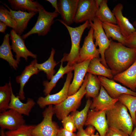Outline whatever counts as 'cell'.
Listing matches in <instances>:
<instances>
[{"label": "cell", "mask_w": 136, "mask_h": 136, "mask_svg": "<svg viewBox=\"0 0 136 136\" xmlns=\"http://www.w3.org/2000/svg\"><path fill=\"white\" fill-rule=\"evenodd\" d=\"M108 48L104 53L106 63L114 75L129 68L136 60V49L113 41L111 39Z\"/></svg>", "instance_id": "obj_1"}, {"label": "cell", "mask_w": 136, "mask_h": 136, "mask_svg": "<svg viewBox=\"0 0 136 136\" xmlns=\"http://www.w3.org/2000/svg\"><path fill=\"white\" fill-rule=\"evenodd\" d=\"M106 116L109 127L116 128L130 135L133 129L134 125L128 109L119 100L115 107L106 111Z\"/></svg>", "instance_id": "obj_2"}, {"label": "cell", "mask_w": 136, "mask_h": 136, "mask_svg": "<svg viewBox=\"0 0 136 136\" xmlns=\"http://www.w3.org/2000/svg\"><path fill=\"white\" fill-rule=\"evenodd\" d=\"M67 29L70 35L71 47L69 53H64L61 62L67 61L70 66L76 63L78 59L80 50V44L81 37L85 30L90 28L89 21H86L83 24L75 27H71L65 23L62 20L58 19Z\"/></svg>", "instance_id": "obj_3"}, {"label": "cell", "mask_w": 136, "mask_h": 136, "mask_svg": "<svg viewBox=\"0 0 136 136\" xmlns=\"http://www.w3.org/2000/svg\"><path fill=\"white\" fill-rule=\"evenodd\" d=\"M88 80V74L85 77L83 82L78 90L74 94L68 96L62 102L53 106L56 117L62 120L69 114L76 110L80 106L81 100L86 94V86Z\"/></svg>", "instance_id": "obj_4"}, {"label": "cell", "mask_w": 136, "mask_h": 136, "mask_svg": "<svg viewBox=\"0 0 136 136\" xmlns=\"http://www.w3.org/2000/svg\"><path fill=\"white\" fill-rule=\"evenodd\" d=\"M39 16L37 22L33 27L28 32L22 36L23 39L29 36L37 34L38 36L46 35L50 30L51 27L54 23V19L59 14L55 11L53 12L46 11L42 6L39 8Z\"/></svg>", "instance_id": "obj_5"}, {"label": "cell", "mask_w": 136, "mask_h": 136, "mask_svg": "<svg viewBox=\"0 0 136 136\" xmlns=\"http://www.w3.org/2000/svg\"><path fill=\"white\" fill-rule=\"evenodd\" d=\"M54 114L53 105H49L42 113L43 120L33 130L32 136H56L60 128L52 120Z\"/></svg>", "instance_id": "obj_6"}, {"label": "cell", "mask_w": 136, "mask_h": 136, "mask_svg": "<svg viewBox=\"0 0 136 136\" xmlns=\"http://www.w3.org/2000/svg\"><path fill=\"white\" fill-rule=\"evenodd\" d=\"M90 27L93 29V39L95 40V44L98 46L99 50L101 55V63L107 68H108L104 57V53L109 47L111 42L107 37L101 22L97 17L95 18L92 21H89Z\"/></svg>", "instance_id": "obj_7"}, {"label": "cell", "mask_w": 136, "mask_h": 136, "mask_svg": "<svg viewBox=\"0 0 136 136\" xmlns=\"http://www.w3.org/2000/svg\"><path fill=\"white\" fill-rule=\"evenodd\" d=\"M65 82L62 89L58 92L52 94H48L45 97H40L37 103L39 107L43 109L46 106L54 105L60 104L68 96V92L71 82L73 77L72 72L67 73Z\"/></svg>", "instance_id": "obj_8"}, {"label": "cell", "mask_w": 136, "mask_h": 136, "mask_svg": "<svg viewBox=\"0 0 136 136\" xmlns=\"http://www.w3.org/2000/svg\"><path fill=\"white\" fill-rule=\"evenodd\" d=\"M97 10L95 0H79L74 22L92 21L96 17Z\"/></svg>", "instance_id": "obj_9"}, {"label": "cell", "mask_w": 136, "mask_h": 136, "mask_svg": "<svg viewBox=\"0 0 136 136\" xmlns=\"http://www.w3.org/2000/svg\"><path fill=\"white\" fill-rule=\"evenodd\" d=\"M94 30L90 27L87 35L84 39L83 44L80 48L78 59L76 63L85 60L99 58L100 53L98 49L94 43L93 34Z\"/></svg>", "instance_id": "obj_10"}, {"label": "cell", "mask_w": 136, "mask_h": 136, "mask_svg": "<svg viewBox=\"0 0 136 136\" xmlns=\"http://www.w3.org/2000/svg\"><path fill=\"white\" fill-rule=\"evenodd\" d=\"M22 114L11 109L0 113V127L1 129L15 130L25 124Z\"/></svg>", "instance_id": "obj_11"}, {"label": "cell", "mask_w": 136, "mask_h": 136, "mask_svg": "<svg viewBox=\"0 0 136 136\" xmlns=\"http://www.w3.org/2000/svg\"><path fill=\"white\" fill-rule=\"evenodd\" d=\"M85 125L93 126L100 136H105L109 128L106 116V110H89Z\"/></svg>", "instance_id": "obj_12"}, {"label": "cell", "mask_w": 136, "mask_h": 136, "mask_svg": "<svg viewBox=\"0 0 136 136\" xmlns=\"http://www.w3.org/2000/svg\"><path fill=\"white\" fill-rule=\"evenodd\" d=\"M10 34L12 41L11 49L16 53V59L19 63L21 57L23 58L26 61H27L28 57L29 56L35 59H36L37 55L27 49L25 44L24 40L14 29H12L10 31Z\"/></svg>", "instance_id": "obj_13"}, {"label": "cell", "mask_w": 136, "mask_h": 136, "mask_svg": "<svg viewBox=\"0 0 136 136\" xmlns=\"http://www.w3.org/2000/svg\"><path fill=\"white\" fill-rule=\"evenodd\" d=\"M91 60H87L81 62L75 63L73 65L74 77L69 86L68 96L76 93L82 85Z\"/></svg>", "instance_id": "obj_14"}, {"label": "cell", "mask_w": 136, "mask_h": 136, "mask_svg": "<svg viewBox=\"0 0 136 136\" xmlns=\"http://www.w3.org/2000/svg\"><path fill=\"white\" fill-rule=\"evenodd\" d=\"M118 100V98L111 97L101 85L99 93L93 98L90 109L96 111H107L114 108Z\"/></svg>", "instance_id": "obj_15"}, {"label": "cell", "mask_w": 136, "mask_h": 136, "mask_svg": "<svg viewBox=\"0 0 136 136\" xmlns=\"http://www.w3.org/2000/svg\"><path fill=\"white\" fill-rule=\"evenodd\" d=\"M79 0H59L58 6L63 21L69 25L73 22Z\"/></svg>", "instance_id": "obj_16"}, {"label": "cell", "mask_w": 136, "mask_h": 136, "mask_svg": "<svg viewBox=\"0 0 136 136\" xmlns=\"http://www.w3.org/2000/svg\"><path fill=\"white\" fill-rule=\"evenodd\" d=\"M98 77L101 85L109 95L113 98H118L120 95L124 94L136 96V92L122 86L113 80L101 76H98Z\"/></svg>", "instance_id": "obj_17"}, {"label": "cell", "mask_w": 136, "mask_h": 136, "mask_svg": "<svg viewBox=\"0 0 136 136\" xmlns=\"http://www.w3.org/2000/svg\"><path fill=\"white\" fill-rule=\"evenodd\" d=\"M123 9V5L119 3L115 6L112 12L115 17L117 24L120 27L122 34L126 38L136 30L128 19L123 15L122 12Z\"/></svg>", "instance_id": "obj_18"}, {"label": "cell", "mask_w": 136, "mask_h": 136, "mask_svg": "<svg viewBox=\"0 0 136 136\" xmlns=\"http://www.w3.org/2000/svg\"><path fill=\"white\" fill-rule=\"evenodd\" d=\"M113 80L134 92L136 90V60L124 71L114 75Z\"/></svg>", "instance_id": "obj_19"}, {"label": "cell", "mask_w": 136, "mask_h": 136, "mask_svg": "<svg viewBox=\"0 0 136 136\" xmlns=\"http://www.w3.org/2000/svg\"><path fill=\"white\" fill-rule=\"evenodd\" d=\"M37 62L36 59L32 61L29 65L26 66L21 74L16 78V82L20 84V89L18 96L21 100H24L25 98L24 87L25 84L32 76L37 74L40 71L35 66V64Z\"/></svg>", "instance_id": "obj_20"}, {"label": "cell", "mask_w": 136, "mask_h": 136, "mask_svg": "<svg viewBox=\"0 0 136 136\" xmlns=\"http://www.w3.org/2000/svg\"><path fill=\"white\" fill-rule=\"evenodd\" d=\"M2 4L9 10L17 24L15 31L17 34L21 35L26 29L28 22L31 18L37 13H29L26 11L13 10L5 3H2Z\"/></svg>", "instance_id": "obj_21"}, {"label": "cell", "mask_w": 136, "mask_h": 136, "mask_svg": "<svg viewBox=\"0 0 136 136\" xmlns=\"http://www.w3.org/2000/svg\"><path fill=\"white\" fill-rule=\"evenodd\" d=\"M18 95H15L12 90L9 109H13L21 114L29 116L36 103L30 98H28L25 103H22Z\"/></svg>", "instance_id": "obj_22"}, {"label": "cell", "mask_w": 136, "mask_h": 136, "mask_svg": "<svg viewBox=\"0 0 136 136\" xmlns=\"http://www.w3.org/2000/svg\"><path fill=\"white\" fill-rule=\"evenodd\" d=\"M87 72L95 75L103 76L113 80L114 75L112 70L101 63V59L95 58L91 59L88 66Z\"/></svg>", "instance_id": "obj_23"}, {"label": "cell", "mask_w": 136, "mask_h": 136, "mask_svg": "<svg viewBox=\"0 0 136 136\" xmlns=\"http://www.w3.org/2000/svg\"><path fill=\"white\" fill-rule=\"evenodd\" d=\"M10 34L5 35L3 42L0 47V58L8 62L11 67L15 70L18 67L19 63L14 58L9 42Z\"/></svg>", "instance_id": "obj_24"}, {"label": "cell", "mask_w": 136, "mask_h": 136, "mask_svg": "<svg viewBox=\"0 0 136 136\" xmlns=\"http://www.w3.org/2000/svg\"><path fill=\"white\" fill-rule=\"evenodd\" d=\"M8 2L14 11H21L28 12H38L42 6L37 1L31 0H8Z\"/></svg>", "instance_id": "obj_25"}, {"label": "cell", "mask_w": 136, "mask_h": 136, "mask_svg": "<svg viewBox=\"0 0 136 136\" xmlns=\"http://www.w3.org/2000/svg\"><path fill=\"white\" fill-rule=\"evenodd\" d=\"M62 63L63 62H61L60 67L58 71L52 77L49 82L44 81L43 82V85L44 86L43 92L45 95L50 94L52 89L55 86L57 82L64 74L74 70V65L70 66L67 63L66 66L63 67Z\"/></svg>", "instance_id": "obj_26"}, {"label": "cell", "mask_w": 136, "mask_h": 136, "mask_svg": "<svg viewBox=\"0 0 136 136\" xmlns=\"http://www.w3.org/2000/svg\"><path fill=\"white\" fill-rule=\"evenodd\" d=\"M105 33L109 38L117 41L125 45L126 38L123 35L119 27L116 24L108 22H101Z\"/></svg>", "instance_id": "obj_27"}, {"label": "cell", "mask_w": 136, "mask_h": 136, "mask_svg": "<svg viewBox=\"0 0 136 136\" xmlns=\"http://www.w3.org/2000/svg\"><path fill=\"white\" fill-rule=\"evenodd\" d=\"M55 53L54 49L52 48L50 56L47 60L42 63H38L37 62L35 64V66L40 71H43L46 73L48 80H51L55 73L56 71L54 68L58 64V63H57L54 59Z\"/></svg>", "instance_id": "obj_28"}, {"label": "cell", "mask_w": 136, "mask_h": 136, "mask_svg": "<svg viewBox=\"0 0 136 136\" xmlns=\"http://www.w3.org/2000/svg\"><path fill=\"white\" fill-rule=\"evenodd\" d=\"M88 80L86 86V98H93L98 95L101 85L100 81L96 75L88 73Z\"/></svg>", "instance_id": "obj_29"}, {"label": "cell", "mask_w": 136, "mask_h": 136, "mask_svg": "<svg viewBox=\"0 0 136 136\" xmlns=\"http://www.w3.org/2000/svg\"><path fill=\"white\" fill-rule=\"evenodd\" d=\"M92 101L88 98L83 109L80 111L76 110L72 113L70 115L72 117L77 129L78 130L83 127L85 124L87 115Z\"/></svg>", "instance_id": "obj_30"}, {"label": "cell", "mask_w": 136, "mask_h": 136, "mask_svg": "<svg viewBox=\"0 0 136 136\" xmlns=\"http://www.w3.org/2000/svg\"><path fill=\"white\" fill-rule=\"evenodd\" d=\"M108 1L103 0L97 10L96 17L101 22H108L116 24L115 17L108 6Z\"/></svg>", "instance_id": "obj_31"}, {"label": "cell", "mask_w": 136, "mask_h": 136, "mask_svg": "<svg viewBox=\"0 0 136 136\" xmlns=\"http://www.w3.org/2000/svg\"><path fill=\"white\" fill-rule=\"evenodd\" d=\"M12 90L10 80L8 83H6L4 86L0 87V113L9 109Z\"/></svg>", "instance_id": "obj_32"}, {"label": "cell", "mask_w": 136, "mask_h": 136, "mask_svg": "<svg viewBox=\"0 0 136 136\" xmlns=\"http://www.w3.org/2000/svg\"><path fill=\"white\" fill-rule=\"evenodd\" d=\"M118 99L119 101L125 105L129 110L134 126L136 127V96L128 94H124L119 96Z\"/></svg>", "instance_id": "obj_33"}, {"label": "cell", "mask_w": 136, "mask_h": 136, "mask_svg": "<svg viewBox=\"0 0 136 136\" xmlns=\"http://www.w3.org/2000/svg\"><path fill=\"white\" fill-rule=\"evenodd\" d=\"M36 125L23 124L17 129L5 132L6 136H32V133Z\"/></svg>", "instance_id": "obj_34"}, {"label": "cell", "mask_w": 136, "mask_h": 136, "mask_svg": "<svg viewBox=\"0 0 136 136\" xmlns=\"http://www.w3.org/2000/svg\"><path fill=\"white\" fill-rule=\"evenodd\" d=\"M0 21L16 30L17 24L10 12L2 5L0 6Z\"/></svg>", "instance_id": "obj_35"}, {"label": "cell", "mask_w": 136, "mask_h": 136, "mask_svg": "<svg viewBox=\"0 0 136 136\" xmlns=\"http://www.w3.org/2000/svg\"><path fill=\"white\" fill-rule=\"evenodd\" d=\"M63 128L72 132L76 131L77 129L73 119L70 115L65 117L61 120Z\"/></svg>", "instance_id": "obj_36"}, {"label": "cell", "mask_w": 136, "mask_h": 136, "mask_svg": "<svg viewBox=\"0 0 136 136\" xmlns=\"http://www.w3.org/2000/svg\"><path fill=\"white\" fill-rule=\"evenodd\" d=\"M105 136H129L127 133L116 128L109 127Z\"/></svg>", "instance_id": "obj_37"}, {"label": "cell", "mask_w": 136, "mask_h": 136, "mask_svg": "<svg viewBox=\"0 0 136 136\" xmlns=\"http://www.w3.org/2000/svg\"><path fill=\"white\" fill-rule=\"evenodd\" d=\"M125 46L136 49V31L126 38Z\"/></svg>", "instance_id": "obj_38"}, {"label": "cell", "mask_w": 136, "mask_h": 136, "mask_svg": "<svg viewBox=\"0 0 136 136\" xmlns=\"http://www.w3.org/2000/svg\"><path fill=\"white\" fill-rule=\"evenodd\" d=\"M56 136H77V134L69 131L63 128L59 129Z\"/></svg>", "instance_id": "obj_39"}, {"label": "cell", "mask_w": 136, "mask_h": 136, "mask_svg": "<svg viewBox=\"0 0 136 136\" xmlns=\"http://www.w3.org/2000/svg\"><path fill=\"white\" fill-rule=\"evenodd\" d=\"M95 129V127L91 125H87L86 128L84 129L86 133L90 136L94 134Z\"/></svg>", "instance_id": "obj_40"}, {"label": "cell", "mask_w": 136, "mask_h": 136, "mask_svg": "<svg viewBox=\"0 0 136 136\" xmlns=\"http://www.w3.org/2000/svg\"><path fill=\"white\" fill-rule=\"evenodd\" d=\"M46 1L51 4L52 7L55 8V11L59 14L57 1V0H47Z\"/></svg>", "instance_id": "obj_41"}, {"label": "cell", "mask_w": 136, "mask_h": 136, "mask_svg": "<svg viewBox=\"0 0 136 136\" xmlns=\"http://www.w3.org/2000/svg\"><path fill=\"white\" fill-rule=\"evenodd\" d=\"M78 130L77 134V136H90L86 133L83 127H81Z\"/></svg>", "instance_id": "obj_42"}, {"label": "cell", "mask_w": 136, "mask_h": 136, "mask_svg": "<svg viewBox=\"0 0 136 136\" xmlns=\"http://www.w3.org/2000/svg\"><path fill=\"white\" fill-rule=\"evenodd\" d=\"M7 26V25L5 23L0 21V32L2 33H5Z\"/></svg>", "instance_id": "obj_43"}, {"label": "cell", "mask_w": 136, "mask_h": 136, "mask_svg": "<svg viewBox=\"0 0 136 136\" xmlns=\"http://www.w3.org/2000/svg\"><path fill=\"white\" fill-rule=\"evenodd\" d=\"M103 0H95L97 10L102 3Z\"/></svg>", "instance_id": "obj_44"}, {"label": "cell", "mask_w": 136, "mask_h": 136, "mask_svg": "<svg viewBox=\"0 0 136 136\" xmlns=\"http://www.w3.org/2000/svg\"><path fill=\"white\" fill-rule=\"evenodd\" d=\"M129 136H136V126L133 129Z\"/></svg>", "instance_id": "obj_45"}, {"label": "cell", "mask_w": 136, "mask_h": 136, "mask_svg": "<svg viewBox=\"0 0 136 136\" xmlns=\"http://www.w3.org/2000/svg\"><path fill=\"white\" fill-rule=\"evenodd\" d=\"M0 136H6L3 130L1 129L0 132Z\"/></svg>", "instance_id": "obj_46"}, {"label": "cell", "mask_w": 136, "mask_h": 136, "mask_svg": "<svg viewBox=\"0 0 136 136\" xmlns=\"http://www.w3.org/2000/svg\"><path fill=\"white\" fill-rule=\"evenodd\" d=\"M133 25L135 27V28L136 30V20L133 22Z\"/></svg>", "instance_id": "obj_47"}, {"label": "cell", "mask_w": 136, "mask_h": 136, "mask_svg": "<svg viewBox=\"0 0 136 136\" xmlns=\"http://www.w3.org/2000/svg\"><path fill=\"white\" fill-rule=\"evenodd\" d=\"M91 136H100L99 134V133L97 132L96 134H94Z\"/></svg>", "instance_id": "obj_48"}, {"label": "cell", "mask_w": 136, "mask_h": 136, "mask_svg": "<svg viewBox=\"0 0 136 136\" xmlns=\"http://www.w3.org/2000/svg\"><path fill=\"white\" fill-rule=\"evenodd\" d=\"M135 120L136 121V112L135 114Z\"/></svg>", "instance_id": "obj_49"}, {"label": "cell", "mask_w": 136, "mask_h": 136, "mask_svg": "<svg viewBox=\"0 0 136 136\" xmlns=\"http://www.w3.org/2000/svg\"></svg>", "instance_id": "obj_50"}]
</instances>
